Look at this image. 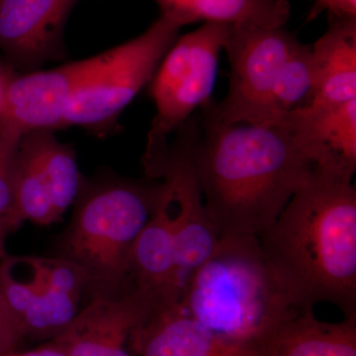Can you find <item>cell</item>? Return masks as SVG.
<instances>
[{
    "mask_svg": "<svg viewBox=\"0 0 356 356\" xmlns=\"http://www.w3.org/2000/svg\"><path fill=\"white\" fill-rule=\"evenodd\" d=\"M181 28L161 15L140 36L100 54L70 102L65 128H83L97 137L113 133L119 116L152 81Z\"/></svg>",
    "mask_w": 356,
    "mask_h": 356,
    "instance_id": "52a82bcc",
    "label": "cell"
},
{
    "mask_svg": "<svg viewBox=\"0 0 356 356\" xmlns=\"http://www.w3.org/2000/svg\"><path fill=\"white\" fill-rule=\"evenodd\" d=\"M81 0H0V51L14 70L33 72L65 57L64 31Z\"/></svg>",
    "mask_w": 356,
    "mask_h": 356,
    "instance_id": "30bf717a",
    "label": "cell"
},
{
    "mask_svg": "<svg viewBox=\"0 0 356 356\" xmlns=\"http://www.w3.org/2000/svg\"><path fill=\"white\" fill-rule=\"evenodd\" d=\"M196 131L197 120L191 117L177 129V138L168 144L156 175V179L163 180L161 194L172 225L184 290L192 273L210 257L219 242L216 229L206 213L194 166Z\"/></svg>",
    "mask_w": 356,
    "mask_h": 356,
    "instance_id": "ba28073f",
    "label": "cell"
},
{
    "mask_svg": "<svg viewBox=\"0 0 356 356\" xmlns=\"http://www.w3.org/2000/svg\"><path fill=\"white\" fill-rule=\"evenodd\" d=\"M232 25L206 22L195 31L177 38L161 60L151 81L156 105L143 158L151 175L168 149V136L188 120L196 109L211 102L216 83L220 51Z\"/></svg>",
    "mask_w": 356,
    "mask_h": 356,
    "instance_id": "8992f818",
    "label": "cell"
},
{
    "mask_svg": "<svg viewBox=\"0 0 356 356\" xmlns=\"http://www.w3.org/2000/svg\"><path fill=\"white\" fill-rule=\"evenodd\" d=\"M193 161L218 236H259L273 224L315 165L280 123L225 124L201 111Z\"/></svg>",
    "mask_w": 356,
    "mask_h": 356,
    "instance_id": "6da1fadb",
    "label": "cell"
},
{
    "mask_svg": "<svg viewBox=\"0 0 356 356\" xmlns=\"http://www.w3.org/2000/svg\"><path fill=\"white\" fill-rule=\"evenodd\" d=\"M161 192L153 214L134 243L129 261V288L154 311L178 303L184 292L172 225Z\"/></svg>",
    "mask_w": 356,
    "mask_h": 356,
    "instance_id": "5bb4252c",
    "label": "cell"
},
{
    "mask_svg": "<svg viewBox=\"0 0 356 356\" xmlns=\"http://www.w3.org/2000/svg\"><path fill=\"white\" fill-rule=\"evenodd\" d=\"M22 136L0 127V221L11 231L16 154Z\"/></svg>",
    "mask_w": 356,
    "mask_h": 356,
    "instance_id": "7402d4cb",
    "label": "cell"
},
{
    "mask_svg": "<svg viewBox=\"0 0 356 356\" xmlns=\"http://www.w3.org/2000/svg\"><path fill=\"white\" fill-rule=\"evenodd\" d=\"M224 49L229 91L204 113L225 124L270 125L313 102L312 46L284 28L232 25Z\"/></svg>",
    "mask_w": 356,
    "mask_h": 356,
    "instance_id": "277c9868",
    "label": "cell"
},
{
    "mask_svg": "<svg viewBox=\"0 0 356 356\" xmlns=\"http://www.w3.org/2000/svg\"><path fill=\"white\" fill-rule=\"evenodd\" d=\"M99 58L98 54L55 69L16 74L7 91L0 126L20 136L65 128L70 102Z\"/></svg>",
    "mask_w": 356,
    "mask_h": 356,
    "instance_id": "9c48e42d",
    "label": "cell"
},
{
    "mask_svg": "<svg viewBox=\"0 0 356 356\" xmlns=\"http://www.w3.org/2000/svg\"><path fill=\"white\" fill-rule=\"evenodd\" d=\"M264 356H356V317L321 322L312 310L283 321L257 346Z\"/></svg>",
    "mask_w": 356,
    "mask_h": 356,
    "instance_id": "e0dca14e",
    "label": "cell"
},
{
    "mask_svg": "<svg viewBox=\"0 0 356 356\" xmlns=\"http://www.w3.org/2000/svg\"><path fill=\"white\" fill-rule=\"evenodd\" d=\"M15 74V70L13 67L7 63H0V117L3 113L7 91Z\"/></svg>",
    "mask_w": 356,
    "mask_h": 356,
    "instance_id": "484cf974",
    "label": "cell"
},
{
    "mask_svg": "<svg viewBox=\"0 0 356 356\" xmlns=\"http://www.w3.org/2000/svg\"><path fill=\"white\" fill-rule=\"evenodd\" d=\"M161 15L180 26L197 22L283 27L290 17L287 0H154Z\"/></svg>",
    "mask_w": 356,
    "mask_h": 356,
    "instance_id": "ac0fdd59",
    "label": "cell"
},
{
    "mask_svg": "<svg viewBox=\"0 0 356 356\" xmlns=\"http://www.w3.org/2000/svg\"><path fill=\"white\" fill-rule=\"evenodd\" d=\"M26 277L13 270L8 257L0 261V290L17 321L23 337L54 339L79 312V300L47 285L39 257H24Z\"/></svg>",
    "mask_w": 356,
    "mask_h": 356,
    "instance_id": "7c38bea8",
    "label": "cell"
},
{
    "mask_svg": "<svg viewBox=\"0 0 356 356\" xmlns=\"http://www.w3.org/2000/svg\"><path fill=\"white\" fill-rule=\"evenodd\" d=\"M153 307L131 288L93 293L62 334L51 339L67 356H131L132 332Z\"/></svg>",
    "mask_w": 356,
    "mask_h": 356,
    "instance_id": "8fae6325",
    "label": "cell"
},
{
    "mask_svg": "<svg viewBox=\"0 0 356 356\" xmlns=\"http://www.w3.org/2000/svg\"><path fill=\"white\" fill-rule=\"evenodd\" d=\"M44 281L51 289L81 300L84 291H88L89 280L83 269L60 257H39Z\"/></svg>",
    "mask_w": 356,
    "mask_h": 356,
    "instance_id": "44dd1931",
    "label": "cell"
},
{
    "mask_svg": "<svg viewBox=\"0 0 356 356\" xmlns=\"http://www.w3.org/2000/svg\"><path fill=\"white\" fill-rule=\"evenodd\" d=\"M8 233L9 229H7L3 222L0 221V261L7 255L6 252V238Z\"/></svg>",
    "mask_w": 356,
    "mask_h": 356,
    "instance_id": "4316f807",
    "label": "cell"
},
{
    "mask_svg": "<svg viewBox=\"0 0 356 356\" xmlns=\"http://www.w3.org/2000/svg\"><path fill=\"white\" fill-rule=\"evenodd\" d=\"M311 104L331 106L356 99V17L329 16L327 32L312 46Z\"/></svg>",
    "mask_w": 356,
    "mask_h": 356,
    "instance_id": "2e32d148",
    "label": "cell"
},
{
    "mask_svg": "<svg viewBox=\"0 0 356 356\" xmlns=\"http://www.w3.org/2000/svg\"><path fill=\"white\" fill-rule=\"evenodd\" d=\"M297 310L332 303L356 317V189L353 177L315 166L257 236Z\"/></svg>",
    "mask_w": 356,
    "mask_h": 356,
    "instance_id": "7a4b0ae2",
    "label": "cell"
},
{
    "mask_svg": "<svg viewBox=\"0 0 356 356\" xmlns=\"http://www.w3.org/2000/svg\"><path fill=\"white\" fill-rule=\"evenodd\" d=\"M161 192V182L83 180L69 226L58 238L57 257L86 271L92 294L128 289L131 250Z\"/></svg>",
    "mask_w": 356,
    "mask_h": 356,
    "instance_id": "5b68a950",
    "label": "cell"
},
{
    "mask_svg": "<svg viewBox=\"0 0 356 356\" xmlns=\"http://www.w3.org/2000/svg\"><path fill=\"white\" fill-rule=\"evenodd\" d=\"M131 351L139 356H264L259 348L218 336L178 303L149 314L136 327Z\"/></svg>",
    "mask_w": 356,
    "mask_h": 356,
    "instance_id": "4fadbf2b",
    "label": "cell"
},
{
    "mask_svg": "<svg viewBox=\"0 0 356 356\" xmlns=\"http://www.w3.org/2000/svg\"><path fill=\"white\" fill-rule=\"evenodd\" d=\"M0 356H67V355L60 346H58L55 341H51L50 343L30 350H17V348H15V350L3 351L0 353Z\"/></svg>",
    "mask_w": 356,
    "mask_h": 356,
    "instance_id": "d4e9b609",
    "label": "cell"
},
{
    "mask_svg": "<svg viewBox=\"0 0 356 356\" xmlns=\"http://www.w3.org/2000/svg\"><path fill=\"white\" fill-rule=\"evenodd\" d=\"M325 11L332 17H356V0H314L308 21L315 20Z\"/></svg>",
    "mask_w": 356,
    "mask_h": 356,
    "instance_id": "cb8c5ba5",
    "label": "cell"
},
{
    "mask_svg": "<svg viewBox=\"0 0 356 356\" xmlns=\"http://www.w3.org/2000/svg\"><path fill=\"white\" fill-rule=\"evenodd\" d=\"M55 131L26 133L31 139L43 170L56 216L60 220L76 200L83 177L77 168L76 152L56 138Z\"/></svg>",
    "mask_w": 356,
    "mask_h": 356,
    "instance_id": "ffe728a7",
    "label": "cell"
},
{
    "mask_svg": "<svg viewBox=\"0 0 356 356\" xmlns=\"http://www.w3.org/2000/svg\"><path fill=\"white\" fill-rule=\"evenodd\" d=\"M23 339L17 321L0 290V353L15 350Z\"/></svg>",
    "mask_w": 356,
    "mask_h": 356,
    "instance_id": "603a6c76",
    "label": "cell"
},
{
    "mask_svg": "<svg viewBox=\"0 0 356 356\" xmlns=\"http://www.w3.org/2000/svg\"><path fill=\"white\" fill-rule=\"evenodd\" d=\"M58 220L36 149L25 134L18 145L14 168L11 231L26 221L48 226Z\"/></svg>",
    "mask_w": 356,
    "mask_h": 356,
    "instance_id": "d6986e66",
    "label": "cell"
},
{
    "mask_svg": "<svg viewBox=\"0 0 356 356\" xmlns=\"http://www.w3.org/2000/svg\"><path fill=\"white\" fill-rule=\"evenodd\" d=\"M277 123L293 134L315 166L353 177L356 99L331 106L310 104L286 115Z\"/></svg>",
    "mask_w": 356,
    "mask_h": 356,
    "instance_id": "9a60e30c",
    "label": "cell"
},
{
    "mask_svg": "<svg viewBox=\"0 0 356 356\" xmlns=\"http://www.w3.org/2000/svg\"><path fill=\"white\" fill-rule=\"evenodd\" d=\"M188 315L218 336L255 346L299 313L259 236H220L216 248L192 273L179 301Z\"/></svg>",
    "mask_w": 356,
    "mask_h": 356,
    "instance_id": "3957f363",
    "label": "cell"
}]
</instances>
